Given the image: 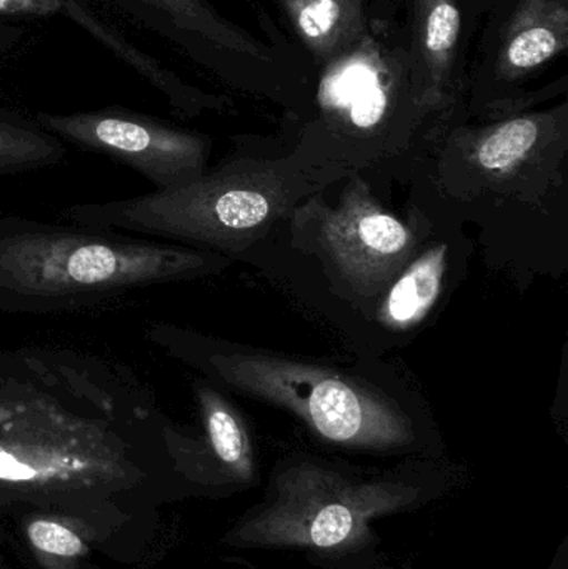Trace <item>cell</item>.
Wrapping results in <instances>:
<instances>
[{
    "instance_id": "6da1fadb",
    "label": "cell",
    "mask_w": 568,
    "mask_h": 569,
    "mask_svg": "<svg viewBox=\"0 0 568 569\" xmlns=\"http://www.w3.org/2000/svg\"><path fill=\"white\" fill-rule=\"evenodd\" d=\"M222 257L86 227L0 220V310L46 311L212 273Z\"/></svg>"
},
{
    "instance_id": "7a4b0ae2",
    "label": "cell",
    "mask_w": 568,
    "mask_h": 569,
    "mask_svg": "<svg viewBox=\"0 0 568 569\" xmlns=\"http://www.w3.org/2000/svg\"><path fill=\"white\" fill-rule=\"evenodd\" d=\"M316 182L279 163L230 162L193 182L133 199L82 203L63 216L103 232H133L203 252L252 246Z\"/></svg>"
},
{
    "instance_id": "3957f363",
    "label": "cell",
    "mask_w": 568,
    "mask_h": 569,
    "mask_svg": "<svg viewBox=\"0 0 568 569\" xmlns=\"http://www.w3.org/2000/svg\"><path fill=\"white\" fill-rule=\"evenodd\" d=\"M149 337L173 357L210 371L229 387L287 408L333 443L390 448L412 440L410 421L399 408L327 368L267 355L207 350L189 331L170 325H152Z\"/></svg>"
},
{
    "instance_id": "277c9868",
    "label": "cell",
    "mask_w": 568,
    "mask_h": 569,
    "mask_svg": "<svg viewBox=\"0 0 568 569\" xmlns=\"http://www.w3.org/2000/svg\"><path fill=\"white\" fill-rule=\"evenodd\" d=\"M140 477L126 445L102 421L66 408L0 437V488L107 490Z\"/></svg>"
},
{
    "instance_id": "5b68a950",
    "label": "cell",
    "mask_w": 568,
    "mask_h": 569,
    "mask_svg": "<svg viewBox=\"0 0 568 569\" xmlns=\"http://www.w3.org/2000/svg\"><path fill=\"white\" fill-rule=\"evenodd\" d=\"M276 503L233 531L237 543L299 545L332 550L356 545L377 515L406 501L392 485L350 483L316 467L283 475Z\"/></svg>"
},
{
    "instance_id": "8992f818",
    "label": "cell",
    "mask_w": 568,
    "mask_h": 569,
    "mask_svg": "<svg viewBox=\"0 0 568 569\" xmlns=\"http://www.w3.org/2000/svg\"><path fill=\"white\" fill-rule=\"evenodd\" d=\"M36 122L63 142L119 160L156 190L177 189L207 172L209 146L203 137L132 110L39 112Z\"/></svg>"
},
{
    "instance_id": "52a82bcc",
    "label": "cell",
    "mask_w": 568,
    "mask_h": 569,
    "mask_svg": "<svg viewBox=\"0 0 568 569\" xmlns=\"http://www.w3.org/2000/svg\"><path fill=\"white\" fill-rule=\"evenodd\" d=\"M320 243L359 293L386 288L412 256L413 233L353 182L320 220Z\"/></svg>"
},
{
    "instance_id": "ba28073f",
    "label": "cell",
    "mask_w": 568,
    "mask_h": 569,
    "mask_svg": "<svg viewBox=\"0 0 568 569\" xmlns=\"http://www.w3.org/2000/svg\"><path fill=\"white\" fill-rule=\"evenodd\" d=\"M196 397L202 418L203 437L200 443L167 430V443L179 461L197 457L216 460L232 477H252V451L249 435L232 405L209 385H197Z\"/></svg>"
},
{
    "instance_id": "9c48e42d",
    "label": "cell",
    "mask_w": 568,
    "mask_h": 569,
    "mask_svg": "<svg viewBox=\"0 0 568 569\" xmlns=\"http://www.w3.org/2000/svg\"><path fill=\"white\" fill-rule=\"evenodd\" d=\"M568 10L562 0H524L500 50L504 76L519 77L566 50Z\"/></svg>"
},
{
    "instance_id": "30bf717a",
    "label": "cell",
    "mask_w": 568,
    "mask_h": 569,
    "mask_svg": "<svg viewBox=\"0 0 568 569\" xmlns=\"http://www.w3.org/2000/svg\"><path fill=\"white\" fill-rule=\"evenodd\" d=\"M447 246L427 249L389 283L379 307V320L390 330L406 331L419 325L442 293Z\"/></svg>"
},
{
    "instance_id": "8fae6325",
    "label": "cell",
    "mask_w": 568,
    "mask_h": 569,
    "mask_svg": "<svg viewBox=\"0 0 568 569\" xmlns=\"http://www.w3.org/2000/svg\"><path fill=\"white\" fill-rule=\"evenodd\" d=\"M123 9L136 13L150 27L177 29L199 33L227 49L260 56L252 42L242 33L227 27L202 0H113Z\"/></svg>"
},
{
    "instance_id": "7c38bea8",
    "label": "cell",
    "mask_w": 568,
    "mask_h": 569,
    "mask_svg": "<svg viewBox=\"0 0 568 569\" xmlns=\"http://www.w3.org/2000/svg\"><path fill=\"white\" fill-rule=\"evenodd\" d=\"M63 157L62 140L43 130L36 120L0 109V176L52 167Z\"/></svg>"
},
{
    "instance_id": "4fadbf2b",
    "label": "cell",
    "mask_w": 568,
    "mask_h": 569,
    "mask_svg": "<svg viewBox=\"0 0 568 569\" xmlns=\"http://www.w3.org/2000/svg\"><path fill=\"white\" fill-rule=\"evenodd\" d=\"M420 49L436 90L449 77L460 33L456 0H417Z\"/></svg>"
},
{
    "instance_id": "5bb4252c",
    "label": "cell",
    "mask_w": 568,
    "mask_h": 569,
    "mask_svg": "<svg viewBox=\"0 0 568 569\" xmlns=\"http://www.w3.org/2000/svg\"><path fill=\"white\" fill-rule=\"evenodd\" d=\"M542 127L534 117L507 120L484 133L474 147L472 159L484 172L510 173L529 159L540 140Z\"/></svg>"
},
{
    "instance_id": "9a60e30c",
    "label": "cell",
    "mask_w": 568,
    "mask_h": 569,
    "mask_svg": "<svg viewBox=\"0 0 568 569\" xmlns=\"http://www.w3.org/2000/svg\"><path fill=\"white\" fill-rule=\"evenodd\" d=\"M300 36L317 52H330L356 20L349 0H283Z\"/></svg>"
},
{
    "instance_id": "2e32d148",
    "label": "cell",
    "mask_w": 568,
    "mask_h": 569,
    "mask_svg": "<svg viewBox=\"0 0 568 569\" xmlns=\"http://www.w3.org/2000/svg\"><path fill=\"white\" fill-rule=\"evenodd\" d=\"M26 537L32 550L46 561L79 560L89 551V533L82 523L57 517H37L27 523Z\"/></svg>"
},
{
    "instance_id": "e0dca14e",
    "label": "cell",
    "mask_w": 568,
    "mask_h": 569,
    "mask_svg": "<svg viewBox=\"0 0 568 569\" xmlns=\"http://www.w3.org/2000/svg\"><path fill=\"white\" fill-rule=\"evenodd\" d=\"M59 408L60 405L49 395L37 391H0V437L20 430Z\"/></svg>"
},
{
    "instance_id": "ac0fdd59",
    "label": "cell",
    "mask_w": 568,
    "mask_h": 569,
    "mask_svg": "<svg viewBox=\"0 0 568 569\" xmlns=\"http://www.w3.org/2000/svg\"><path fill=\"white\" fill-rule=\"evenodd\" d=\"M67 0H0V19L49 17L66 12Z\"/></svg>"
},
{
    "instance_id": "d6986e66",
    "label": "cell",
    "mask_w": 568,
    "mask_h": 569,
    "mask_svg": "<svg viewBox=\"0 0 568 569\" xmlns=\"http://www.w3.org/2000/svg\"><path fill=\"white\" fill-rule=\"evenodd\" d=\"M23 36V29L16 26H0V56L10 47L19 42L20 37Z\"/></svg>"
}]
</instances>
